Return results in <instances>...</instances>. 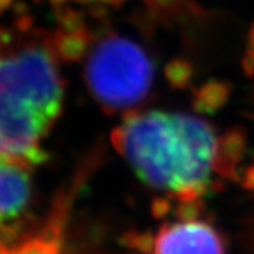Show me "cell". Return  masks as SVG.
<instances>
[{"label": "cell", "mask_w": 254, "mask_h": 254, "mask_svg": "<svg viewBox=\"0 0 254 254\" xmlns=\"http://www.w3.org/2000/svg\"><path fill=\"white\" fill-rule=\"evenodd\" d=\"M93 96L109 109H125L144 99L153 83V65L141 47L125 37L99 41L86 63Z\"/></svg>", "instance_id": "3957f363"}, {"label": "cell", "mask_w": 254, "mask_h": 254, "mask_svg": "<svg viewBox=\"0 0 254 254\" xmlns=\"http://www.w3.org/2000/svg\"><path fill=\"white\" fill-rule=\"evenodd\" d=\"M69 198L71 195L58 200L48 219L36 230L0 236V254H66L65 225L71 209Z\"/></svg>", "instance_id": "5b68a950"}, {"label": "cell", "mask_w": 254, "mask_h": 254, "mask_svg": "<svg viewBox=\"0 0 254 254\" xmlns=\"http://www.w3.org/2000/svg\"><path fill=\"white\" fill-rule=\"evenodd\" d=\"M144 246L145 254H226L218 230L190 215L161 225Z\"/></svg>", "instance_id": "277c9868"}, {"label": "cell", "mask_w": 254, "mask_h": 254, "mask_svg": "<svg viewBox=\"0 0 254 254\" xmlns=\"http://www.w3.org/2000/svg\"><path fill=\"white\" fill-rule=\"evenodd\" d=\"M113 145L145 185L185 206L203 198L235 165L233 151L210 125L181 112L131 115L113 133Z\"/></svg>", "instance_id": "6da1fadb"}, {"label": "cell", "mask_w": 254, "mask_h": 254, "mask_svg": "<svg viewBox=\"0 0 254 254\" xmlns=\"http://www.w3.org/2000/svg\"><path fill=\"white\" fill-rule=\"evenodd\" d=\"M246 187L254 193V164L246 171Z\"/></svg>", "instance_id": "8992f818"}, {"label": "cell", "mask_w": 254, "mask_h": 254, "mask_svg": "<svg viewBox=\"0 0 254 254\" xmlns=\"http://www.w3.org/2000/svg\"><path fill=\"white\" fill-rule=\"evenodd\" d=\"M6 41H7V40H6V37H4V34H1V33H0V51H1V48H3V46L6 44Z\"/></svg>", "instance_id": "52a82bcc"}, {"label": "cell", "mask_w": 254, "mask_h": 254, "mask_svg": "<svg viewBox=\"0 0 254 254\" xmlns=\"http://www.w3.org/2000/svg\"><path fill=\"white\" fill-rule=\"evenodd\" d=\"M63 79L43 44L0 51V158L33 167L46 160L41 143L63 106Z\"/></svg>", "instance_id": "7a4b0ae2"}]
</instances>
